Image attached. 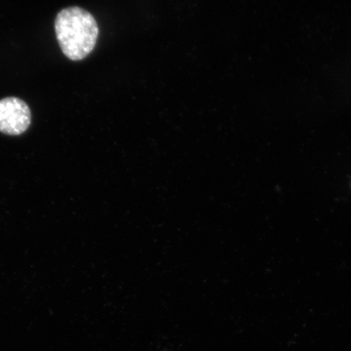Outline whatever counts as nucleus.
<instances>
[{
	"mask_svg": "<svg viewBox=\"0 0 351 351\" xmlns=\"http://www.w3.org/2000/svg\"><path fill=\"white\" fill-rule=\"evenodd\" d=\"M32 112L25 102L16 97L0 100V132L8 135H20L28 130Z\"/></svg>",
	"mask_w": 351,
	"mask_h": 351,
	"instance_id": "f03ea898",
	"label": "nucleus"
},
{
	"mask_svg": "<svg viewBox=\"0 0 351 351\" xmlns=\"http://www.w3.org/2000/svg\"><path fill=\"white\" fill-rule=\"evenodd\" d=\"M55 30L60 49L71 60H82L91 53L97 43L99 27L95 17L79 7L61 10Z\"/></svg>",
	"mask_w": 351,
	"mask_h": 351,
	"instance_id": "f257e3e1",
	"label": "nucleus"
}]
</instances>
